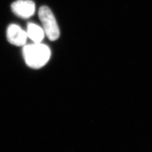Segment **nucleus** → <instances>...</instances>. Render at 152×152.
Wrapping results in <instances>:
<instances>
[{"instance_id":"obj_1","label":"nucleus","mask_w":152,"mask_h":152,"mask_svg":"<svg viewBox=\"0 0 152 152\" xmlns=\"http://www.w3.org/2000/svg\"><path fill=\"white\" fill-rule=\"evenodd\" d=\"M23 56L26 64L31 68L38 69L42 67L49 61L51 51L49 47L40 43L24 46Z\"/></svg>"},{"instance_id":"obj_2","label":"nucleus","mask_w":152,"mask_h":152,"mask_svg":"<svg viewBox=\"0 0 152 152\" xmlns=\"http://www.w3.org/2000/svg\"><path fill=\"white\" fill-rule=\"evenodd\" d=\"M38 15L48 38L52 41L58 39L60 36L59 28L51 10L46 6H42L39 8Z\"/></svg>"},{"instance_id":"obj_3","label":"nucleus","mask_w":152,"mask_h":152,"mask_svg":"<svg viewBox=\"0 0 152 152\" xmlns=\"http://www.w3.org/2000/svg\"><path fill=\"white\" fill-rule=\"evenodd\" d=\"M13 12L18 17L28 18L35 12V3L31 0H17L11 5Z\"/></svg>"},{"instance_id":"obj_4","label":"nucleus","mask_w":152,"mask_h":152,"mask_svg":"<svg viewBox=\"0 0 152 152\" xmlns=\"http://www.w3.org/2000/svg\"><path fill=\"white\" fill-rule=\"evenodd\" d=\"M8 41L17 46L25 45L27 41V32L15 24L10 25L7 31Z\"/></svg>"},{"instance_id":"obj_5","label":"nucleus","mask_w":152,"mask_h":152,"mask_svg":"<svg viewBox=\"0 0 152 152\" xmlns=\"http://www.w3.org/2000/svg\"><path fill=\"white\" fill-rule=\"evenodd\" d=\"M27 35L30 39L34 42V43H40L43 39L45 32L43 28L33 23H28L27 24Z\"/></svg>"}]
</instances>
